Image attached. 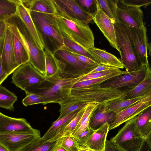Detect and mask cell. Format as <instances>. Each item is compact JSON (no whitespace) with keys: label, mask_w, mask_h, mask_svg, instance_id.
<instances>
[{"label":"cell","mask_w":151,"mask_h":151,"mask_svg":"<svg viewBox=\"0 0 151 151\" xmlns=\"http://www.w3.org/2000/svg\"><path fill=\"white\" fill-rule=\"evenodd\" d=\"M109 124L106 123L94 132L84 146L93 151H104Z\"/></svg>","instance_id":"obj_21"},{"label":"cell","mask_w":151,"mask_h":151,"mask_svg":"<svg viewBox=\"0 0 151 151\" xmlns=\"http://www.w3.org/2000/svg\"><path fill=\"white\" fill-rule=\"evenodd\" d=\"M116 115L115 112L109 109L105 105H99L90 117L89 127L94 131L106 123L110 125L114 121Z\"/></svg>","instance_id":"obj_20"},{"label":"cell","mask_w":151,"mask_h":151,"mask_svg":"<svg viewBox=\"0 0 151 151\" xmlns=\"http://www.w3.org/2000/svg\"><path fill=\"white\" fill-rule=\"evenodd\" d=\"M80 109L77 110L62 117H58L53 122L50 128L41 138L46 141H49L52 138L67 125L76 115Z\"/></svg>","instance_id":"obj_26"},{"label":"cell","mask_w":151,"mask_h":151,"mask_svg":"<svg viewBox=\"0 0 151 151\" xmlns=\"http://www.w3.org/2000/svg\"><path fill=\"white\" fill-rule=\"evenodd\" d=\"M119 0H97L99 8L114 23L116 21V11Z\"/></svg>","instance_id":"obj_35"},{"label":"cell","mask_w":151,"mask_h":151,"mask_svg":"<svg viewBox=\"0 0 151 151\" xmlns=\"http://www.w3.org/2000/svg\"><path fill=\"white\" fill-rule=\"evenodd\" d=\"M88 103L69 98L59 104L60 106V114L61 117L85 107Z\"/></svg>","instance_id":"obj_31"},{"label":"cell","mask_w":151,"mask_h":151,"mask_svg":"<svg viewBox=\"0 0 151 151\" xmlns=\"http://www.w3.org/2000/svg\"><path fill=\"white\" fill-rule=\"evenodd\" d=\"M87 50L98 64L104 65L119 69L124 68L120 60L113 54L95 47Z\"/></svg>","instance_id":"obj_22"},{"label":"cell","mask_w":151,"mask_h":151,"mask_svg":"<svg viewBox=\"0 0 151 151\" xmlns=\"http://www.w3.org/2000/svg\"><path fill=\"white\" fill-rule=\"evenodd\" d=\"M40 137V132L0 133V143L8 151H19L26 145Z\"/></svg>","instance_id":"obj_12"},{"label":"cell","mask_w":151,"mask_h":151,"mask_svg":"<svg viewBox=\"0 0 151 151\" xmlns=\"http://www.w3.org/2000/svg\"><path fill=\"white\" fill-rule=\"evenodd\" d=\"M61 145L67 151H78L79 145L76 139L71 136H68L58 139Z\"/></svg>","instance_id":"obj_39"},{"label":"cell","mask_w":151,"mask_h":151,"mask_svg":"<svg viewBox=\"0 0 151 151\" xmlns=\"http://www.w3.org/2000/svg\"><path fill=\"white\" fill-rule=\"evenodd\" d=\"M44 50L45 54L46 78L52 77L60 71L63 72L53 54L47 50Z\"/></svg>","instance_id":"obj_37"},{"label":"cell","mask_w":151,"mask_h":151,"mask_svg":"<svg viewBox=\"0 0 151 151\" xmlns=\"http://www.w3.org/2000/svg\"><path fill=\"white\" fill-rule=\"evenodd\" d=\"M94 131L89 127L82 132L77 137L75 138L79 146L84 145Z\"/></svg>","instance_id":"obj_43"},{"label":"cell","mask_w":151,"mask_h":151,"mask_svg":"<svg viewBox=\"0 0 151 151\" xmlns=\"http://www.w3.org/2000/svg\"><path fill=\"white\" fill-rule=\"evenodd\" d=\"M76 2L86 13L92 18L96 14L98 8L97 0H76Z\"/></svg>","instance_id":"obj_38"},{"label":"cell","mask_w":151,"mask_h":151,"mask_svg":"<svg viewBox=\"0 0 151 151\" xmlns=\"http://www.w3.org/2000/svg\"><path fill=\"white\" fill-rule=\"evenodd\" d=\"M0 55L3 70L9 76L19 66L15 59L13 49L12 33L6 28Z\"/></svg>","instance_id":"obj_16"},{"label":"cell","mask_w":151,"mask_h":151,"mask_svg":"<svg viewBox=\"0 0 151 151\" xmlns=\"http://www.w3.org/2000/svg\"><path fill=\"white\" fill-rule=\"evenodd\" d=\"M85 107L81 109L76 115L63 129L58 132L54 137L48 141H55L61 138L71 136L83 114Z\"/></svg>","instance_id":"obj_33"},{"label":"cell","mask_w":151,"mask_h":151,"mask_svg":"<svg viewBox=\"0 0 151 151\" xmlns=\"http://www.w3.org/2000/svg\"><path fill=\"white\" fill-rule=\"evenodd\" d=\"M93 20L96 24L110 45L118 51L117 46L114 22L106 16L98 6L97 12L93 17Z\"/></svg>","instance_id":"obj_18"},{"label":"cell","mask_w":151,"mask_h":151,"mask_svg":"<svg viewBox=\"0 0 151 151\" xmlns=\"http://www.w3.org/2000/svg\"><path fill=\"white\" fill-rule=\"evenodd\" d=\"M6 29L5 22H0V40L4 36Z\"/></svg>","instance_id":"obj_49"},{"label":"cell","mask_w":151,"mask_h":151,"mask_svg":"<svg viewBox=\"0 0 151 151\" xmlns=\"http://www.w3.org/2000/svg\"><path fill=\"white\" fill-rule=\"evenodd\" d=\"M139 151H151V137L144 139Z\"/></svg>","instance_id":"obj_46"},{"label":"cell","mask_w":151,"mask_h":151,"mask_svg":"<svg viewBox=\"0 0 151 151\" xmlns=\"http://www.w3.org/2000/svg\"><path fill=\"white\" fill-rule=\"evenodd\" d=\"M147 66L143 65L138 70L110 78L101 83L100 86L102 88L132 89L144 79Z\"/></svg>","instance_id":"obj_11"},{"label":"cell","mask_w":151,"mask_h":151,"mask_svg":"<svg viewBox=\"0 0 151 151\" xmlns=\"http://www.w3.org/2000/svg\"><path fill=\"white\" fill-rule=\"evenodd\" d=\"M147 50H149V55H150L151 54V44L150 43H148L147 46Z\"/></svg>","instance_id":"obj_54"},{"label":"cell","mask_w":151,"mask_h":151,"mask_svg":"<svg viewBox=\"0 0 151 151\" xmlns=\"http://www.w3.org/2000/svg\"><path fill=\"white\" fill-rule=\"evenodd\" d=\"M136 117L125 122L117 133L110 140L124 151H139L144 139L137 128Z\"/></svg>","instance_id":"obj_7"},{"label":"cell","mask_w":151,"mask_h":151,"mask_svg":"<svg viewBox=\"0 0 151 151\" xmlns=\"http://www.w3.org/2000/svg\"><path fill=\"white\" fill-rule=\"evenodd\" d=\"M8 75L3 70L1 61L0 58V85L8 76Z\"/></svg>","instance_id":"obj_48"},{"label":"cell","mask_w":151,"mask_h":151,"mask_svg":"<svg viewBox=\"0 0 151 151\" xmlns=\"http://www.w3.org/2000/svg\"><path fill=\"white\" fill-rule=\"evenodd\" d=\"M60 30L86 49L94 47V38L88 25L54 14Z\"/></svg>","instance_id":"obj_6"},{"label":"cell","mask_w":151,"mask_h":151,"mask_svg":"<svg viewBox=\"0 0 151 151\" xmlns=\"http://www.w3.org/2000/svg\"><path fill=\"white\" fill-rule=\"evenodd\" d=\"M30 11L54 14L55 9L52 0H21Z\"/></svg>","instance_id":"obj_25"},{"label":"cell","mask_w":151,"mask_h":151,"mask_svg":"<svg viewBox=\"0 0 151 151\" xmlns=\"http://www.w3.org/2000/svg\"><path fill=\"white\" fill-rule=\"evenodd\" d=\"M64 74L76 78L88 73L92 70L68 51L59 49L53 54Z\"/></svg>","instance_id":"obj_9"},{"label":"cell","mask_w":151,"mask_h":151,"mask_svg":"<svg viewBox=\"0 0 151 151\" xmlns=\"http://www.w3.org/2000/svg\"><path fill=\"white\" fill-rule=\"evenodd\" d=\"M117 46L123 65L128 72L140 69L142 65L138 59L131 39L129 27L115 22L114 24Z\"/></svg>","instance_id":"obj_5"},{"label":"cell","mask_w":151,"mask_h":151,"mask_svg":"<svg viewBox=\"0 0 151 151\" xmlns=\"http://www.w3.org/2000/svg\"><path fill=\"white\" fill-rule=\"evenodd\" d=\"M9 132L38 133L40 132L33 128L25 119L12 117L0 112V133Z\"/></svg>","instance_id":"obj_17"},{"label":"cell","mask_w":151,"mask_h":151,"mask_svg":"<svg viewBox=\"0 0 151 151\" xmlns=\"http://www.w3.org/2000/svg\"><path fill=\"white\" fill-rule=\"evenodd\" d=\"M145 95L133 99L117 100L106 104L105 105L109 109L115 112L116 114L139 101Z\"/></svg>","instance_id":"obj_36"},{"label":"cell","mask_w":151,"mask_h":151,"mask_svg":"<svg viewBox=\"0 0 151 151\" xmlns=\"http://www.w3.org/2000/svg\"><path fill=\"white\" fill-rule=\"evenodd\" d=\"M78 151H93L84 146H79Z\"/></svg>","instance_id":"obj_51"},{"label":"cell","mask_w":151,"mask_h":151,"mask_svg":"<svg viewBox=\"0 0 151 151\" xmlns=\"http://www.w3.org/2000/svg\"><path fill=\"white\" fill-rule=\"evenodd\" d=\"M52 151H67V150L60 144L58 140L55 146Z\"/></svg>","instance_id":"obj_50"},{"label":"cell","mask_w":151,"mask_h":151,"mask_svg":"<svg viewBox=\"0 0 151 151\" xmlns=\"http://www.w3.org/2000/svg\"><path fill=\"white\" fill-rule=\"evenodd\" d=\"M74 77L60 71L29 93L37 94L43 99V105L50 103L60 104L70 98Z\"/></svg>","instance_id":"obj_3"},{"label":"cell","mask_w":151,"mask_h":151,"mask_svg":"<svg viewBox=\"0 0 151 151\" xmlns=\"http://www.w3.org/2000/svg\"><path fill=\"white\" fill-rule=\"evenodd\" d=\"M114 68H117L104 65L99 64L96 67L93 69L88 73H92L99 72Z\"/></svg>","instance_id":"obj_47"},{"label":"cell","mask_w":151,"mask_h":151,"mask_svg":"<svg viewBox=\"0 0 151 151\" xmlns=\"http://www.w3.org/2000/svg\"><path fill=\"white\" fill-rule=\"evenodd\" d=\"M99 105L96 103L87 104L77 125L71 136L76 138L82 132L89 128V123L90 117Z\"/></svg>","instance_id":"obj_27"},{"label":"cell","mask_w":151,"mask_h":151,"mask_svg":"<svg viewBox=\"0 0 151 151\" xmlns=\"http://www.w3.org/2000/svg\"><path fill=\"white\" fill-rule=\"evenodd\" d=\"M117 69L118 68H114L99 72L87 73L74 78L73 80L74 81L75 83L78 81L98 78L108 74L116 71Z\"/></svg>","instance_id":"obj_40"},{"label":"cell","mask_w":151,"mask_h":151,"mask_svg":"<svg viewBox=\"0 0 151 151\" xmlns=\"http://www.w3.org/2000/svg\"><path fill=\"white\" fill-rule=\"evenodd\" d=\"M70 52L85 65L87 67L91 70L95 68L99 65L95 61L87 57L73 52Z\"/></svg>","instance_id":"obj_44"},{"label":"cell","mask_w":151,"mask_h":151,"mask_svg":"<svg viewBox=\"0 0 151 151\" xmlns=\"http://www.w3.org/2000/svg\"><path fill=\"white\" fill-rule=\"evenodd\" d=\"M151 106V90L140 101L116 114L114 121L109 125V130L114 129L136 117Z\"/></svg>","instance_id":"obj_14"},{"label":"cell","mask_w":151,"mask_h":151,"mask_svg":"<svg viewBox=\"0 0 151 151\" xmlns=\"http://www.w3.org/2000/svg\"><path fill=\"white\" fill-rule=\"evenodd\" d=\"M57 140L49 141L38 138L30 143L19 151H52Z\"/></svg>","instance_id":"obj_29"},{"label":"cell","mask_w":151,"mask_h":151,"mask_svg":"<svg viewBox=\"0 0 151 151\" xmlns=\"http://www.w3.org/2000/svg\"><path fill=\"white\" fill-rule=\"evenodd\" d=\"M17 5L16 15L24 23L31 35L37 46L44 50L42 42L40 39L31 18L30 11L22 3L21 0H15Z\"/></svg>","instance_id":"obj_19"},{"label":"cell","mask_w":151,"mask_h":151,"mask_svg":"<svg viewBox=\"0 0 151 151\" xmlns=\"http://www.w3.org/2000/svg\"><path fill=\"white\" fill-rule=\"evenodd\" d=\"M151 90V70L148 65L145 77L138 85L126 93L124 99H133L145 96Z\"/></svg>","instance_id":"obj_23"},{"label":"cell","mask_w":151,"mask_h":151,"mask_svg":"<svg viewBox=\"0 0 151 151\" xmlns=\"http://www.w3.org/2000/svg\"><path fill=\"white\" fill-rule=\"evenodd\" d=\"M26 94V96L22 101L24 106H27L35 104H43V99L40 95L33 93H27Z\"/></svg>","instance_id":"obj_41"},{"label":"cell","mask_w":151,"mask_h":151,"mask_svg":"<svg viewBox=\"0 0 151 151\" xmlns=\"http://www.w3.org/2000/svg\"><path fill=\"white\" fill-rule=\"evenodd\" d=\"M17 12L15 0H0V22H5L16 15Z\"/></svg>","instance_id":"obj_32"},{"label":"cell","mask_w":151,"mask_h":151,"mask_svg":"<svg viewBox=\"0 0 151 151\" xmlns=\"http://www.w3.org/2000/svg\"><path fill=\"white\" fill-rule=\"evenodd\" d=\"M30 15L44 46L53 54L64 47L63 37L54 14L30 11Z\"/></svg>","instance_id":"obj_2"},{"label":"cell","mask_w":151,"mask_h":151,"mask_svg":"<svg viewBox=\"0 0 151 151\" xmlns=\"http://www.w3.org/2000/svg\"><path fill=\"white\" fill-rule=\"evenodd\" d=\"M131 41L137 58L142 65H149L147 54L148 37L144 25L140 28L129 27Z\"/></svg>","instance_id":"obj_15"},{"label":"cell","mask_w":151,"mask_h":151,"mask_svg":"<svg viewBox=\"0 0 151 151\" xmlns=\"http://www.w3.org/2000/svg\"><path fill=\"white\" fill-rule=\"evenodd\" d=\"M131 90L102 88L100 84L76 88H71L70 98L85 102L105 105L124 99L126 93Z\"/></svg>","instance_id":"obj_4"},{"label":"cell","mask_w":151,"mask_h":151,"mask_svg":"<svg viewBox=\"0 0 151 151\" xmlns=\"http://www.w3.org/2000/svg\"><path fill=\"white\" fill-rule=\"evenodd\" d=\"M55 9V14L66 18L88 24L93 18L85 12L76 0H52Z\"/></svg>","instance_id":"obj_10"},{"label":"cell","mask_w":151,"mask_h":151,"mask_svg":"<svg viewBox=\"0 0 151 151\" xmlns=\"http://www.w3.org/2000/svg\"><path fill=\"white\" fill-rule=\"evenodd\" d=\"M137 128L142 137H151V108L149 107L135 117Z\"/></svg>","instance_id":"obj_24"},{"label":"cell","mask_w":151,"mask_h":151,"mask_svg":"<svg viewBox=\"0 0 151 151\" xmlns=\"http://www.w3.org/2000/svg\"><path fill=\"white\" fill-rule=\"evenodd\" d=\"M12 79V82L26 93H29L46 80L45 76L29 62L17 68L13 73Z\"/></svg>","instance_id":"obj_8"},{"label":"cell","mask_w":151,"mask_h":151,"mask_svg":"<svg viewBox=\"0 0 151 151\" xmlns=\"http://www.w3.org/2000/svg\"><path fill=\"white\" fill-rule=\"evenodd\" d=\"M17 100V96L13 93L0 85V107L10 111H14V104Z\"/></svg>","instance_id":"obj_34"},{"label":"cell","mask_w":151,"mask_h":151,"mask_svg":"<svg viewBox=\"0 0 151 151\" xmlns=\"http://www.w3.org/2000/svg\"><path fill=\"white\" fill-rule=\"evenodd\" d=\"M60 32L64 45L63 49L70 52L87 57L96 62L93 57L87 51V49H85L73 41L63 32L61 31Z\"/></svg>","instance_id":"obj_28"},{"label":"cell","mask_w":151,"mask_h":151,"mask_svg":"<svg viewBox=\"0 0 151 151\" xmlns=\"http://www.w3.org/2000/svg\"><path fill=\"white\" fill-rule=\"evenodd\" d=\"M144 14L140 8L118 4L116 22L132 28L138 29L144 26Z\"/></svg>","instance_id":"obj_13"},{"label":"cell","mask_w":151,"mask_h":151,"mask_svg":"<svg viewBox=\"0 0 151 151\" xmlns=\"http://www.w3.org/2000/svg\"><path fill=\"white\" fill-rule=\"evenodd\" d=\"M4 36L3 37H2L0 40V52L1 50V49L3 44L4 39Z\"/></svg>","instance_id":"obj_53"},{"label":"cell","mask_w":151,"mask_h":151,"mask_svg":"<svg viewBox=\"0 0 151 151\" xmlns=\"http://www.w3.org/2000/svg\"><path fill=\"white\" fill-rule=\"evenodd\" d=\"M12 37L15 57L18 65L20 66L29 62V55L25 48L18 39L12 33Z\"/></svg>","instance_id":"obj_30"},{"label":"cell","mask_w":151,"mask_h":151,"mask_svg":"<svg viewBox=\"0 0 151 151\" xmlns=\"http://www.w3.org/2000/svg\"><path fill=\"white\" fill-rule=\"evenodd\" d=\"M4 22L6 28L18 39L27 51L29 56V62L45 76L44 50L37 46L25 25L18 16L12 17Z\"/></svg>","instance_id":"obj_1"},{"label":"cell","mask_w":151,"mask_h":151,"mask_svg":"<svg viewBox=\"0 0 151 151\" xmlns=\"http://www.w3.org/2000/svg\"><path fill=\"white\" fill-rule=\"evenodd\" d=\"M104 151H124L119 147L106 139Z\"/></svg>","instance_id":"obj_45"},{"label":"cell","mask_w":151,"mask_h":151,"mask_svg":"<svg viewBox=\"0 0 151 151\" xmlns=\"http://www.w3.org/2000/svg\"><path fill=\"white\" fill-rule=\"evenodd\" d=\"M119 3L121 5L127 6L140 8L146 7L150 4V0H122Z\"/></svg>","instance_id":"obj_42"},{"label":"cell","mask_w":151,"mask_h":151,"mask_svg":"<svg viewBox=\"0 0 151 151\" xmlns=\"http://www.w3.org/2000/svg\"><path fill=\"white\" fill-rule=\"evenodd\" d=\"M0 151H8L7 149L0 143Z\"/></svg>","instance_id":"obj_52"}]
</instances>
